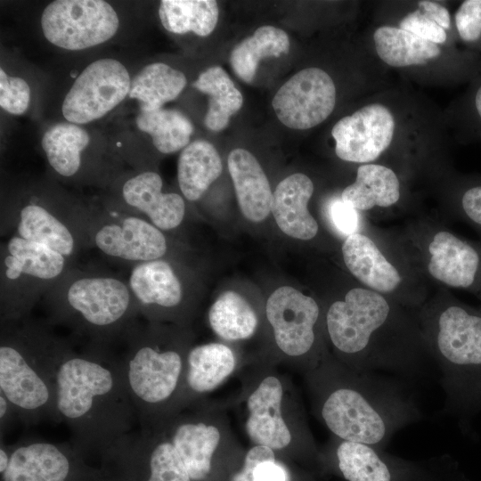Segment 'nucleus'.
I'll return each mask as SVG.
<instances>
[{"label":"nucleus","instance_id":"nucleus-26","mask_svg":"<svg viewBox=\"0 0 481 481\" xmlns=\"http://www.w3.org/2000/svg\"><path fill=\"white\" fill-rule=\"evenodd\" d=\"M227 164L242 214L252 222L265 220L273 193L259 162L249 151L237 148L230 152Z\"/></svg>","mask_w":481,"mask_h":481},{"label":"nucleus","instance_id":"nucleus-28","mask_svg":"<svg viewBox=\"0 0 481 481\" xmlns=\"http://www.w3.org/2000/svg\"><path fill=\"white\" fill-rule=\"evenodd\" d=\"M216 149L208 141L195 140L183 149L177 164L180 190L190 201L200 200L222 173Z\"/></svg>","mask_w":481,"mask_h":481},{"label":"nucleus","instance_id":"nucleus-35","mask_svg":"<svg viewBox=\"0 0 481 481\" xmlns=\"http://www.w3.org/2000/svg\"><path fill=\"white\" fill-rule=\"evenodd\" d=\"M218 5L214 0H162L159 16L169 32H193L207 37L215 29L218 20Z\"/></svg>","mask_w":481,"mask_h":481},{"label":"nucleus","instance_id":"nucleus-8","mask_svg":"<svg viewBox=\"0 0 481 481\" xmlns=\"http://www.w3.org/2000/svg\"><path fill=\"white\" fill-rule=\"evenodd\" d=\"M43 302L49 324L65 326L90 344L107 347L123 339L140 315L127 281L75 265L45 293Z\"/></svg>","mask_w":481,"mask_h":481},{"label":"nucleus","instance_id":"nucleus-37","mask_svg":"<svg viewBox=\"0 0 481 481\" xmlns=\"http://www.w3.org/2000/svg\"><path fill=\"white\" fill-rule=\"evenodd\" d=\"M30 102V87L26 80L10 77L0 69V106L13 115L23 114Z\"/></svg>","mask_w":481,"mask_h":481},{"label":"nucleus","instance_id":"nucleus-43","mask_svg":"<svg viewBox=\"0 0 481 481\" xmlns=\"http://www.w3.org/2000/svg\"><path fill=\"white\" fill-rule=\"evenodd\" d=\"M273 453L275 452L268 447L252 445L246 451L243 462L232 477L231 481H254V469L256 466L261 461Z\"/></svg>","mask_w":481,"mask_h":481},{"label":"nucleus","instance_id":"nucleus-23","mask_svg":"<svg viewBox=\"0 0 481 481\" xmlns=\"http://www.w3.org/2000/svg\"><path fill=\"white\" fill-rule=\"evenodd\" d=\"M341 251L346 268L362 285L404 306L398 291L404 278L370 236L360 232L349 235L343 241Z\"/></svg>","mask_w":481,"mask_h":481},{"label":"nucleus","instance_id":"nucleus-2","mask_svg":"<svg viewBox=\"0 0 481 481\" xmlns=\"http://www.w3.org/2000/svg\"><path fill=\"white\" fill-rule=\"evenodd\" d=\"M313 414L332 436L379 449L422 418L402 379L355 371L329 351L303 375Z\"/></svg>","mask_w":481,"mask_h":481},{"label":"nucleus","instance_id":"nucleus-27","mask_svg":"<svg viewBox=\"0 0 481 481\" xmlns=\"http://www.w3.org/2000/svg\"><path fill=\"white\" fill-rule=\"evenodd\" d=\"M340 198L358 211L388 208L400 199L399 180L387 167L363 164L358 167L355 182L343 190Z\"/></svg>","mask_w":481,"mask_h":481},{"label":"nucleus","instance_id":"nucleus-11","mask_svg":"<svg viewBox=\"0 0 481 481\" xmlns=\"http://www.w3.org/2000/svg\"><path fill=\"white\" fill-rule=\"evenodd\" d=\"M265 318L277 350L273 364L285 363L304 375L320 363L328 351L320 330L324 317L312 297L281 287L266 301Z\"/></svg>","mask_w":481,"mask_h":481},{"label":"nucleus","instance_id":"nucleus-9","mask_svg":"<svg viewBox=\"0 0 481 481\" xmlns=\"http://www.w3.org/2000/svg\"><path fill=\"white\" fill-rule=\"evenodd\" d=\"M227 402L196 401L162 429L184 464L192 481H212L223 469L232 477L246 451L235 436L227 414ZM231 479V478H230Z\"/></svg>","mask_w":481,"mask_h":481},{"label":"nucleus","instance_id":"nucleus-30","mask_svg":"<svg viewBox=\"0 0 481 481\" xmlns=\"http://www.w3.org/2000/svg\"><path fill=\"white\" fill-rule=\"evenodd\" d=\"M373 40L377 54L391 67L426 64L441 53L436 44L393 26L378 28Z\"/></svg>","mask_w":481,"mask_h":481},{"label":"nucleus","instance_id":"nucleus-29","mask_svg":"<svg viewBox=\"0 0 481 481\" xmlns=\"http://www.w3.org/2000/svg\"><path fill=\"white\" fill-rule=\"evenodd\" d=\"M89 143L88 133L70 122L53 125L45 131L41 141L50 167L64 178L78 175L83 165L82 153Z\"/></svg>","mask_w":481,"mask_h":481},{"label":"nucleus","instance_id":"nucleus-34","mask_svg":"<svg viewBox=\"0 0 481 481\" xmlns=\"http://www.w3.org/2000/svg\"><path fill=\"white\" fill-rule=\"evenodd\" d=\"M213 331L227 341L249 338L258 326V317L251 305L239 293L223 292L208 311Z\"/></svg>","mask_w":481,"mask_h":481},{"label":"nucleus","instance_id":"nucleus-41","mask_svg":"<svg viewBox=\"0 0 481 481\" xmlns=\"http://www.w3.org/2000/svg\"><path fill=\"white\" fill-rule=\"evenodd\" d=\"M399 28L436 45L444 44L447 39L446 30L420 10L408 13L401 20Z\"/></svg>","mask_w":481,"mask_h":481},{"label":"nucleus","instance_id":"nucleus-40","mask_svg":"<svg viewBox=\"0 0 481 481\" xmlns=\"http://www.w3.org/2000/svg\"><path fill=\"white\" fill-rule=\"evenodd\" d=\"M359 211L341 198L331 200L327 208V218L336 232L345 239L359 232Z\"/></svg>","mask_w":481,"mask_h":481},{"label":"nucleus","instance_id":"nucleus-31","mask_svg":"<svg viewBox=\"0 0 481 481\" xmlns=\"http://www.w3.org/2000/svg\"><path fill=\"white\" fill-rule=\"evenodd\" d=\"M187 83L183 72L163 62H153L131 81L128 95L139 102L141 111H152L175 99Z\"/></svg>","mask_w":481,"mask_h":481},{"label":"nucleus","instance_id":"nucleus-13","mask_svg":"<svg viewBox=\"0 0 481 481\" xmlns=\"http://www.w3.org/2000/svg\"><path fill=\"white\" fill-rule=\"evenodd\" d=\"M84 227L86 248L131 266L164 258L169 251L164 232L141 216L86 207Z\"/></svg>","mask_w":481,"mask_h":481},{"label":"nucleus","instance_id":"nucleus-21","mask_svg":"<svg viewBox=\"0 0 481 481\" xmlns=\"http://www.w3.org/2000/svg\"><path fill=\"white\" fill-rule=\"evenodd\" d=\"M162 188L158 173L138 172L123 181L121 202L106 208L141 216L163 232L176 229L184 219V200L177 193L163 192Z\"/></svg>","mask_w":481,"mask_h":481},{"label":"nucleus","instance_id":"nucleus-16","mask_svg":"<svg viewBox=\"0 0 481 481\" xmlns=\"http://www.w3.org/2000/svg\"><path fill=\"white\" fill-rule=\"evenodd\" d=\"M336 87L328 73L306 68L292 76L275 94L272 105L279 120L305 130L323 122L333 111Z\"/></svg>","mask_w":481,"mask_h":481},{"label":"nucleus","instance_id":"nucleus-36","mask_svg":"<svg viewBox=\"0 0 481 481\" xmlns=\"http://www.w3.org/2000/svg\"><path fill=\"white\" fill-rule=\"evenodd\" d=\"M136 125L140 130L151 135L154 147L163 154L185 148L193 132L192 122L176 110H140Z\"/></svg>","mask_w":481,"mask_h":481},{"label":"nucleus","instance_id":"nucleus-10","mask_svg":"<svg viewBox=\"0 0 481 481\" xmlns=\"http://www.w3.org/2000/svg\"><path fill=\"white\" fill-rule=\"evenodd\" d=\"M1 322L31 316L32 309L75 262L35 241L12 235L1 243Z\"/></svg>","mask_w":481,"mask_h":481},{"label":"nucleus","instance_id":"nucleus-12","mask_svg":"<svg viewBox=\"0 0 481 481\" xmlns=\"http://www.w3.org/2000/svg\"><path fill=\"white\" fill-rule=\"evenodd\" d=\"M86 212L81 204L30 195L2 208L1 235L44 244L75 262L86 248Z\"/></svg>","mask_w":481,"mask_h":481},{"label":"nucleus","instance_id":"nucleus-20","mask_svg":"<svg viewBox=\"0 0 481 481\" xmlns=\"http://www.w3.org/2000/svg\"><path fill=\"white\" fill-rule=\"evenodd\" d=\"M11 449L2 481H73L81 472L82 453L71 443L24 438L11 444Z\"/></svg>","mask_w":481,"mask_h":481},{"label":"nucleus","instance_id":"nucleus-39","mask_svg":"<svg viewBox=\"0 0 481 481\" xmlns=\"http://www.w3.org/2000/svg\"><path fill=\"white\" fill-rule=\"evenodd\" d=\"M460 190L457 214L481 233V179L468 180Z\"/></svg>","mask_w":481,"mask_h":481},{"label":"nucleus","instance_id":"nucleus-32","mask_svg":"<svg viewBox=\"0 0 481 481\" xmlns=\"http://www.w3.org/2000/svg\"><path fill=\"white\" fill-rule=\"evenodd\" d=\"M192 86L208 95V109L204 118L206 127L214 132L224 129L243 103L242 94L229 75L219 66L210 67Z\"/></svg>","mask_w":481,"mask_h":481},{"label":"nucleus","instance_id":"nucleus-38","mask_svg":"<svg viewBox=\"0 0 481 481\" xmlns=\"http://www.w3.org/2000/svg\"><path fill=\"white\" fill-rule=\"evenodd\" d=\"M454 19L461 39L481 49V0L463 1Z\"/></svg>","mask_w":481,"mask_h":481},{"label":"nucleus","instance_id":"nucleus-17","mask_svg":"<svg viewBox=\"0 0 481 481\" xmlns=\"http://www.w3.org/2000/svg\"><path fill=\"white\" fill-rule=\"evenodd\" d=\"M140 315L148 322L183 323L184 283L168 259L159 258L131 266L127 279Z\"/></svg>","mask_w":481,"mask_h":481},{"label":"nucleus","instance_id":"nucleus-19","mask_svg":"<svg viewBox=\"0 0 481 481\" xmlns=\"http://www.w3.org/2000/svg\"><path fill=\"white\" fill-rule=\"evenodd\" d=\"M395 126L394 117L386 106L368 104L334 125L335 152L345 161L370 163L388 148Z\"/></svg>","mask_w":481,"mask_h":481},{"label":"nucleus","instance_id":"nucleus-42","mask_svg":"<svg viewBox=\"0 0 481 481\" xmlns=\"http://www.w3.org/2000/svg\"><path fill=\"white\" fill-rule=\"evenodd\" d=\"M254 481H290V475L284 463L273 453L256 466Z\"/></svg>","mask_w":481,"mask_h":481},{"label":"nucleus","instance_id":"nucleus-5","mask_svg":"<svg viewBox=\"0 0 481 481\" xmlns=\"http://www.w3.org/2000/svg\"><path fill=\"white\" fill-rule=\"evenodd\" d=\"M123 340L126 349L120 359L139 428L162 429L181 412L190 334L176 326L137 321Z\"/></svg>","mask_w":481,"mask_h":481},{"label":"nucleus","instance_id":"nucleus-6","mask_svg":"<svg viewBox=\"0 0 481 481\" xmlns=\"http://www.w3.org/2000/svg\"><path fill=\"white\" fill-rule=\"evenodd\" d=\"M47 321L31 316L1 322L0 393L27 426L51 420L57 410V372L69 342L56 335Z\"/></svg>","mask_w":481,"mask_h":481},{"label":"nucleus","instance_id":"nucleus-46","mask_svg":"<svg viewBox=\"0 0 481 481\" xmlns=\"http://www.w3.org/2000/svg\"><path fill=\"white\" fill-rule=\"evenodd\" d=\"M471 105L475 121L478 123V126L481 129V79L474 88Z\"/></svg>","mask_w":481,"mask_h":481},{"label":"nucleus","instance_id":"nucleus-18","mask_svg":"<svg viewBox=\"0 0 481 481\" xmlns=\"http://www.w3.org/2000/svg\"><path fill=\"white\" fill-rule=\"evenodd\" d=\"M114 458L136 481H192L163 429L131 431L118 443Z\"/></svg>","mask_w":481,"mask_h":481},{"label":"nucleus","instance_id":"nucleus-1","mask_svg":"<svg viewBox=\"0 0 481 481\" xmlns=\"http://www.w3.org/2000/svg\"><path fill=\"white\" fill-rule=\"evenodd\" d=\"M330 353L358 372L417 379L432 359L413 314L395 299L364 286L331 302L324 314Z\"/></svg>","mask_w":481,"mask_h":481},{"label":"nucleus","instance_id":"nucleus-47","mask_svg":"<svg viewBox=\"0 0 481 481\" xmlns=\"http://www.w3.org/2000/svg\"><path fill=\"white\" fill-rule=\"evenodd\" d=\"M11 453H12L11 444L9 445L4 444V441H1V446H0V472L1 474H3L8 468Z\"/></svg>","mask_w":481,"mask_h":481},{"label":"nucleus","instance_id":"nucleus-24","mask_svg":"<svg viewBox=\"0 0 481 481\" xmlns=\"http://www.w3.org/2000/svg\"><path fill=\"white\" fill-rule=\"evenodd\" d=\"M346 481H406L412 469L383 453L382 449L331 435L326 447Z\"/></svg>","mask_w":481,"mask_h":481},{"label":"nucleus","instance_id":"nucleus-14","mask_svg":"<svg viewBox=\"0 0 481 481\" xmlns=\"http://www.w3.org/2000/svg\"><path fill=\"white\" fill-rule=\"evenodd\" d=\"M114 8L102 0H56L41 16L43 34L51 44L78 51L101 45L118 31Z\"/></svg>","mask_w":481,"mask_h":481},{"label":"nucleus","instance_id":"nucleus-44","mask_svg":"<svg viewBox=\"0 0 481 481\" xmlns=\"http://www.w3.org/2000/svg\"><path fill=\"white\" fill-rule=\"evenodd\" d=\"M420 10L428 18L433 20L444 29L451 27V18L448 10L442 4L433 1H420Z\"/></svg>","mask_w":481,"mask_h":481},{"label":"nucleus","instance_id":"nucleus-15","mask_svg":"<svg viewBox=\"0 0 481 481\" xmlns=\"http://www.w3.org/2000/svg\"><path fill=\"white\" fill-rule=\"evenodd\" d=\"M130 75L115 59L90 63L67 93L61 111L68 122L86 124L102 118L129 94Z\"/></svg>","mask_w":481,"mask_h":481},{"label":"nucleus","instance_id":"nucleus-33","mask_svg":"<svg viewBox=\"0 0 481 481\" xmlns=\"http://www.w3.org/2000/svg\"><path fill=\"white\" fill-rule=\"evenodd\" d=\"M289 49V39L287 33L276 27L265 25L233 48L230 63L239 78L250 83L262 59L280 57L287 53Z\"/></svg>","mask_w":481,"mask_h":481},{"label":"nucleus","instance_id":"nucleus-7","mask_svg":"<svg viewBox=\"0 0 481 481\" xmlns=\"http://www.w3.org/2000/svg\"><path fill=\"white\" fill-rule=\"evenodd\" d=\"M240 388L228 407L242 412L244 430L252 445L306 461L322 458L310 429L299 393L291 379L263 359L240 370Z\"/></svg>","mask_w":481,"mask_h":481},{"label":"nucleus","instance_id":"nucleus-4","mask_svg":"<svg viewBox=\"0 0 481 481\" xmlns=\"http://www.w3.org/2000/svg\"><path fill=\"white\" fill-rule=\"evenodd\" d=\"M412 313L441 373L442 412L468 420L481 412V308L442 292Z\"/></svg>","mask_w":481,"mask_h":481},{"label":"nucleus","instance_id":"nucleus-3","mask_svg":"<svg viewBox=\"0 0 481 481\" xmlns=\"http://www.w3.org/2000/svg\"><path fill=\"white\" fill-rule=\"evenodd\" d=\"M57 410L81 453L104 452L138 423L121 359L107 346L69 343L57 372Z\"/></svg>","mask_w":481,"mask_h":481},{"label":"nucleus","instance_id":"nucleus-45","mask_svg":"<svg viewBox=\"0 0 481 481\" xmlns=\"http://www.w3.org/2000/svg\"><path fill=\"white\" fill-rule=\"evenodd\" d=\"M14 419H18L16 412L10 401L0 393V436L1 440Z\"/></svg>","mask_w":481,"mask_h":481},{"label":"nucleus","instance_id":"nucleus-22","mask_svg":"<svg viewBox=\"0 0 481 481\" xmlns=\"http://www.w3.org/2000/svg\"><path fill=\"white\" fill-rule=\"evenodd\" d=\"M233 348L224 343L210 342L192 346L186 362L181 412L216 390L243 366Z\"/></svg>","mask_w":481,"mask_h":481},{"label":"nucleus","instance_id":"nucleus-25","mask_svg":"<svg viewBox=\"0 0 481 481\" xmlns=\"http://www.w3.org/2000/svg\"><path fill=\"white\" fill-rule=\"evenodd\" d=\"M314 183L305 174L284 178L273 193L271 212L279 228L298 240H311L318 232V224L307 208Z\"/></svg>","mask_w":481,"mask_h":481}]
</instances>
